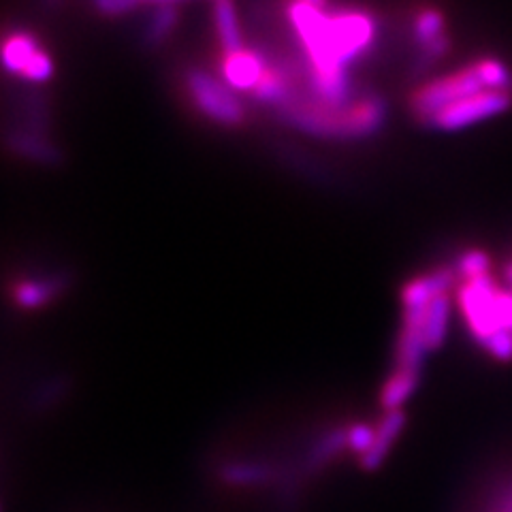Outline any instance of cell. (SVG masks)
I'll return each instance as SVG.
<instances>
[{
    "label": "cell",
    "instance_id": "ba28073f",
    "mask_svg": "<svg viewBox=\"0 0 512 512\" xmlns=\"http://www.w3.org/2000/svg\"><path fill=\"white\" fill-rule=\"evenodd\" d=\"M41 52L39 41L28 32H13L3 43V67L7 73L24 75L28 64Z\"/></svg>",
    "mask_w": 512,
    "mask_h": 512
},
{
    "label": "cell",
    "instance_id": "4fadbf2b",
    "mask_svg": "<svg viewBox=\"0 0 512 512\" xmlns=\"http://www.w3.org/2000/svg\"><path fill=\"white\" fill-rule=\"evenodd\" d=\"M64 282L62 280H52V282H20L15 286L13 297L15 303H18L20 308H41L45 306L47 301H50L58 291H62Z\"/></svg>",
    "mask_w": 512,
    "mask_h": 512
},
{
    "label": "cell",
    "instance_id": "ac0fdd59",
    "mask_svg": "<svg viewBox=\"0 0 512 512\" xmlns=\"http://www.w3.org/2000/svg\"><path fill=\"white\" fill-rule=\"evenodd\" d=\"M489 267H491V261H489L487 252L468 250V252L461 254V259L457 263V274L463 276L466 280H472V278L487 276Z\"/></svg>",
    "mask_w": 512,
    "mask_h": 512
},
{
    "label": "cell",
    "instance_id": "44dd1931",
    "mask_svg": "<svg viewBox=\"0 0 512 512\" xmlns=\"http://www.w3.org/2000/svg\"><path fill=\"white\" fill-rule=\"evenodd\" d=\"M92 3L103 15H122L133 11L143 0H92Z\"/></svg>",
    "mask_w": 512,
    "mask_h": 512
},
{
    "label": "cell",
    "instance_id": "2e32d148",
    "mask_svg": "<svg viewBox=\"0 0 512 512\" xmlns=\"http://www.w3.org/2000/svg\"><path fill=\"white\" fill-rule=\"evenodd\" d=\"M476 69L480 73V79L487 90H495V92H510L512 86V75L510 71L504 67L500 60L495 58H485L476 62Z\"/></svg>",
    "mask_w": 512,
    "mask_h": 512
},
{
    "label": "cell",
    "instance_id": "3957f363",
    "mask_svg": "<svg viewBox=\"0 0 512 512\" xmlns=\"http://www.w3.org/2000/svg\"><path fill=\"white\" fill-rule=\"evenodd\" d=\"M498 286L493 278L480 276L459 286V306L474 340L483 346L495 333L504 331L498 318Z\"/></svg>",
    "mask_w": 512,
    "mask_h": 512
},
{
    "label": "cell",
    "instance_id": "7c38bea8",
    "mask_svg": "<svg viewBox=\"0 0 512 512\" xmlns=\"http://www.w3.org/2000/svg\"><path fill=\"white\" fill-rule=\"evenodd\" d=\"M448 312H451V301L448 295H438L429 303L427 320H425V346L427 350H436L442 346L446 327H448Z\"/></svg>",
    "mask_w": 512,
    "mask_h": 512
},
{
    "label": "cell",
    "instance_id": "5b68a950",
    "mask_svg": "<svg viewBox=\"0 0 512 512\" xmlns=\"http://www.w3.org/2000/svg\"><path fill=\"white\" fill-rule=\"evenodd\" d=\"M190 99L195 101L201 114L224 126H239L244 122V107L227 84L203 71H190L186 77Z\"/></svg>",
    "mask_w": 512,
    "mask_h": 512
},
{
    "label": "cell",
    "instance_id": "7a4b0ae2",
    "mask_svg": "<svg viewBox=\"0 0 512 512\" xmlns=\"http://www.w3.org/2000/svg\"><path fill=\"white\" fill-rule=\"evenodd\" d=\"M280 114L303 131L325 137H365L376 133L387 116V105L378 96H370L352 107H329L323 103H301L293 96Z\"/></svg>",
    "mask_w": 512,
    "mask_h": 512
},
{
    "label": "cell",
    "instance_id": "5bb4252c",
    "mask_svg": "<svg viewBox=\"0 0 512 512\" xmlns=\"http://www.w3.org/2000/svg\"><path fill=\"white\" fill-rule=\"evenodd\" d=\"M254 96L263 103L271 105H284L288 99H291V88H288V79L280 69H267L261 84L254 88Z\"/></svg>",
    "mask_w": 512,
    "mask_h": 512
},
{
    "label": "cell",
    "instance_id": "ffe728a7",
    "mask_svg": "<svg viewBox=\"0 0 512 512\" xmlns=\"http://www.w3.org/2000/svg\"><path fill=\"white\" fill-rule=\"evenodd\" d=\"M54 75V62L50 58V54L47 52H39L35 58H32V62L28 64V69L24 71V77L28 79V82H35V84H41V82H47Z\"/></svg>",
    "mask_w": 512,
    "mask_h": 512
},
{
    "label": "cell",
    "instance_id": "52a82bcc",
    "mask_svg": "<svg viewBox=\"0 0 512 512\" xmlns=\"http://www.w3.org/2000/svg\"><path fill=\"white\" fill-rule=\"evenodd\" d=\"M269 67L259 52L242 50L227 54L222 60V77L224 84L235 90H254L261 84V79Z\"/></svg>",
    "mask_w": 512,
    "mask_h": 512
},
{
    "label": "cell",
    "instance_id": "d6986e66",
    "mask_svg": "<svg viewBox=\"0 0 512 512\" xmlns=\"http://www.w3.org/2000/svg\"><path fill=\"white\" fill-rule=\"evenodd\" d=\"M13 148L22 152V154H28L32 158L37 160H43V163H54V160L58 158V152L50 146V143H45L43 139H39L37 135H20L13 139Z\"/></svg>",
    "mask_w": 512,
    "mask_h": 512
},
{
    "label": "cell",
    "instance_id": "9c48e42d",
    "mask_svg": "<svg viewBox=\"0 0 512 512\" xmlns=\"http://www.w3.org/2000/svg\"><path fill=\"white\" fill-rule=\"evenodd\" d=\"M404 423H406V414H404L402 408L387 412V416H384V421L380 423V427H376L374 446L370 448V453H367V455L363 457V466H365V468L374 470V468L378 466V463H380L384 457H387L389 448H391V444L395 442L399 431H402Z\"/></svg>",
    "mask_w": 512,
    "mask_h": 512
},
{
    "label": "cell",
    "instance_id": "e0dca14e",
    "mask_svg": "<svg viewBox=\"0 0 512 512\" xmlns=\"http://www.w3.org/2000/svg\"><path fill=\"white\" fill-rule=\"evenodd\" d=\"M178 22V11H175L171 5H160L154 13V20L148 28V43L158 45L163 39L171 35V30Z\"/></svg>",
    "mask_w": 512,
    "mask_h": 512
},
{
    "label": "cell",
    "instance_id": "277c9868",
    "mask_svg": "<svg viewBox=\"0 0 512 512\" xmlns=\"http://www.w3.org/2000/svg\"><path fill=\"white\" fill-rule=\"evenodd\" d=\"M483 90L487 88L483 84V79H480L476 64H472V67L440 77L436 82L423 86L412 96V111L421 120L429 122L436 114H440L444 107L453 105L461 99H468V96Z\"/></svg>",
    "mask_w": 512,
    "mask_h": 512
},
{
    "label": "cell",
    "instance_id": "603a6c76",
    "mask_svg": "<svg viewBox=\"0 0 512 512\" xmlns=\"http://www.w3.org/2000/svg\"><path fill=\"white\" fill-rule=\"evenodd\" d=\"M301 3H308V5H312V7L323 9V7H325V3H327V0H301Z\"/></svg>",
    "mask_w": 512,
    "mask_h": 512
},
{
    "label": "cell",
    "instance_id": "6da1fadb",
    "mask_svg": "<svg viewBox=\"0 0 512 512\" xmlns=\"http://www.w3.org/2000/svg\"><path fill=\"white\" fill-rule=\"evenodd\" d=\"M288 20L308 54L312 73L344 71L350 60L372 45L376 35L372 15L363 11L325 13L301 0L288 5Z\"/></svg>",
    "mask_w": 512,
    "mask_h": 512
},
{
    "label": "cell",
    "instance_id": "9a60e30c",
    "mask_svg": "<svg viewBox=\"0 0 512 512\" xmlns=\"http://www.w3.org/2000/svg\"><path fill=\"white\" fill-rule=\"evenodd\" d=\"M444 37V15L438 9H425L414 20V39L421 47Z\"/></svg>",
    "mask_w": 512,
    "mask_h": 512
},
{
    "label": "cell",
    "instance_id": "30bf717a",
    "mask_svg": "<svg viewBox=\"0 0 512 512\" xmlns=\"http://www.w3.org/2000/svg\"><path fill=\"white\" fill-rule=\"evenodd\" d=\"M214 22L220 45L224 50V56L242 52V32H239L237 13L233 7V0H216L214 7Z\"/></svg>",
    "mask_w": 512,
    "mask_h": 512
},
{
    "label": "cell",
    "instance_id": "8992f818",
    "mask_svg": "<svg viewBox=\"0 0 512 512\" xmlns=\"http://www.w3.org/2000/svg\"><path fill=\"white\" fill-rule=\"evenodd\" d=\"M510 105H512L510 92L483 90L468 96V99H461L453 105L444 107L440 114H436L429 120V124L434 128H440V131H459V128H466L480 120L504 114Z\"/></svg>",
    "mask_w": 512,
    "mask_h": 512
},
{
    "label": "cell",
    "instance_id": "8fae6325",
    "mask_svg": "<svg viewBox=\"0 0 512 512\" xmlns=\"http://www.w3.org/2000/svg\"><path fill=\"white\" fill-rule=\"evenodd\" d=\"M421 372H410V370H395V374L387 380L380 395V404L387 408V412L391 410H399L406 399L414 393L416 384H419Z\"/></svg>",
    "mask_w": 512,
    "mask_h": 512
},
{
    "label": "cell",
    "instance_id": "7402d4cb",
    "mask_svg": "<svg viewBox=\"0 0 512 512\" xmlns=\"http://www.w3.org/2000/svg\"><path fill=\"white\" fill-rule=\"evenodd\" d=\"M446 52H448V39H446V37H440V39H436V41L427 43V45L423 47V52H421L419 69H425L427 64L436 62V60H438V58H442Z\"/></svg>",
    "mask_w": 512,
    "mask_h": 512
}]
</instances>
